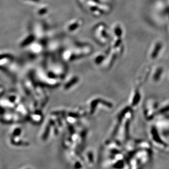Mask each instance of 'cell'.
Masks as SVG:
<instances>
[{"label":"cell","instance_id":"cell-1","mask_svg":"<svg viewBox=\"0 0 169 169\" xmlns=\"http://www.w3.org/2000/svg\"><path fill=\"white\" fill-rule=\"evenodd\" d=\"M160 47H162V45H160V44H158L156 45V46L155 47L154 50H153V52L152 53V54H151L152 58H154L157 56L156 55H158V53H159L158 51L159 50V49H160Z\"/></svg>","mask_w":169,"mask_h":169}]
</instances>
